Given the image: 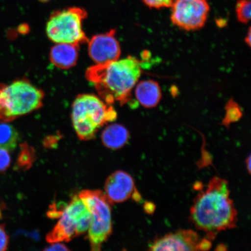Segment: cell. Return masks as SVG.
I'll return each mask as SVG.
<instances>
[{
    "mask_svg": "<svg viewBox=\"0 0 251 251\" xmlns=\"http://www.w3.org/2000/svg\"><path fill=\"white\" fill-rule=\"evenodd\" d=\"M11 164V157L8 151L0 149V172H4Z\"/></svg>",
    "mask_w": 251,
    "mask_h": 251,
    "instance_id": "cell-20",
    "label": "cell"
},
{
    "mask_svg": "<svg viewBox=\"0 0 251 251\" xmlns=\"http://www.w3.org/2000/svg\"><path fill=\"white\" fill-rule=\"evenodd\" d=\"M1 218V212H0V219Z\"/></svg>",
    "mask_w": 251,
    "mask_h": 251,
    "instance_id": "cell-27",
    "label": "cell"
},
{
    "mask_svg": "<svg viewBox=\"0 0 251 251\" xmlns=\"http://www.w3.org/2000/svg\"><path fill=\"white\" fill-rule=\"evenodd\" d=\"M40 1L42 2H47L49 0H40Z\"/></svg>",
    "mask_w": 251,
    "mask_h": 251,
    "instance_id": "cell-26",
    "label": "cell"
},
{
    "mask_svg": "<svg viewBox=\"0 0 251 251\" xmlns=\"http://www.w3.org/2000/svg\"><path fill=\"white\" fill-rule=\"evenodd\" d=\"M142 74V65L132 56L96 64L87 69V79L92 83L103 101L112 105L115 102L123 105L130 101L131 91Z\"/></svg>",
    "mask_w": 251,
    "mask_h": 251,
    "instance_id": "cell-2",
    "label": "cell"
},
{
    "mask_svg": "<svg viewBox=\"0 0 251 251\" xmlns=\"http://www.w3.org/2000/svg\"><path fill=\"white\" fill-rule=\"evenodd\" d=\"M171 7L173 24L186 31L201 29L210 11L207 0H175Z\"/></svg>",
    "mask_w": 251,
    "mask_h": 251,
    "instance_id": "cell-7",
    "label": "cell"
},
{
    "mask_svg": "<svg viewBox=\"0 0 251 251\" xmlns=\"http://www.w3.org/2000/svg\"><path fill=\"white\" fill-rule=\"evenodd\" d=\"M45 93L27 79L0 84V121L8 122L42 107Z\"/></svg>",
    "mask_w": 251,
    "mask_h": 251,
    "instance_id": "cell-4",
    "label": "cell"
},
{
    "mask_svg": "<svg viewBox=\"0 0 251 251\" xmlns=\"http://www.w3.org/2000/svg\"><path fill=\"white\" fill-rule=\"evenodd\" d=\"M130 134L123 125L112 124L106 127L101 135L103 145L111 150H118L126 145L129 140Z\"/></svg>",
    "mask_w": 251,
    "mask_h": 251,
    "instance_id": "cell-14",
    "label": "cell"
},
{
    "mask_svg": "<svg viewBox=\"0 0 251 251\" xmlns=\"http://www.w3.org/2000/svg\"><path fill=\"white\" fill-rule=\"evenodd\" d=\"M251 28L250 27L249 31H248V33L247 34L246 38H245V42H246L247 45L249 47L251 46Z\"/></svg>",
    "mask_w": 251,
    "mask_h": 251,
    "instance_id": "cell-24",
    "label": "cell"
},
{
    "mask_svg": "<svg viewBox=\"0 0 251 251\" xmlns=\"http://www.w3.org/2000/svg\"><path fill=\"white\" fill-rule=\"evenodd\" d=\"M117 118L112 105L93 94L78 96L72 105V123L81 140L93 139L100 127Z\"/></svg>",
    "mask_w": 251,
    "mask_h": 251,
    "instance_id": "cell-3",
    "label": "cell"
},
{
    "mask_svg": "<svg viewBox=\"0 0 251 251\" xmlns=\"http://www.w3.org/2000/svg\"><path fill=\"white\" fill-rule=\"evenodd\" d=\"M154 206L152 203L147 202L145 205V211L148 213H152L155 210Z\"/></svg>",
    "mask_w": 251,
    "mask_h": 251,
    "instance_id": "cell-23",
    "label": "cell"
},
{
    "mask_svg": "<svg viewBox=\"0 0 251 251\" xmlns=\"http://www.w3.org/2000/svg\"><path fill=\"white\" fill-rule=\"evenodd\" d=\"M116 30L97 34L89 40V54L96 64L118 60L121 54L120 45L115 37Z\"/></svg>",
    "mask_w": 251,
    "mask_h": 251,
    "instance_id": "cell-10",
    "label": "cell"
},
{
    "mask_svg": "<svg viewBox=\"0 0 251 251\" xmlns=\"http://www.w3.org/2000/svg\"><path fill=\"white\" fill-rule=\"evenodd\" d=\"M92 216L89 229L90 247L94 251L101 250L112 231L111 205L106 194L100 190H83L78 194Z\"/></svg>",
    "mask_w": 251,
    "mask_h": 251,
    "instance_id": "cell-5",
    "label": "cell"
},
{
    "mask_svg": "<svg viewBox=\"0 0 251 251\" xmlns=\"http://www.w3.org/2000/svg\"><path fill=\"white\" fill-rule=\"evenodd\" d=\"M87 17L85 9L70 7L53 12L47 21V36L55 43L80 46L89 42L82 24Z\"/></svg>",
    "mask_w": 251,
    "mask_h": 251,
    "instance_id": "cell-6",
    "label": "cell"
},
{
    "mask_svg": "<svg viewBox=\"0 0 251 251\" xmlns=\"http://www.w3.org/2000/svg\"><path fill=\"white\" fill-rule=\"evenodd\" d=\"M45 250L57 251H69L70 250V249H69L68 248L67 246H65V245L64 244L58 243H52L51 246H49L48 248H46V249Z\"/></svg>",
    "mask_w": 251,
    "mask_h": 251,
    "instance_id": "cell-22",
    "label": "cell"
},
{
    "mask_svg": "<svg viewBox=\"0 0 251 251\" xmlns=\"http://www.w3.org/2000/svg\"><path fill=\"white\" fill-rule=\"evenodd\" d=\"M135 189L133 177L122 171L110 175L105 184L106 196L112 203L123 202L129 199Z\"/></svg>",
    "mask_w": 251,
    "mask_h": 251,
    "instance_id": "cell-11",
    "label": "cell"
},
{
    "mask_svg": "<svg viewBox=\"0 0 251 251\" xmlns=\"http://www.w3.org/2000/svg\"><path fill=\"white\" fill-rule=\"evenodd\" d=\"M89 225L87 219L81 218L65 206L57 224L47 235L46 240L51 244L68 242L78 235L85 233Z\"/></svg>",
    "mask_w": 251,
    "mask_h": 251,
    "instance_id": "cell-9",
    "label": "cell"
},
{
    "mask_svg": "<svg viewBox=\"0 0 251 251\" xmlns=\"http://www.w3.org/2000/svg\"><path fill=\"white\" fill-rule=\"evenodd\" d=\"M79 46L69 43H56L50 53L52 64L62 70H68L76 64Z\"/></svg>",
    "mask_w": 251,
    "mask_h": 251,
    "instance_id": "cell-12",
    "label": "cell"
},
{
    "mask_svg": "<svg viewBox=\"0 0 251 251\" xmlns=\"http://www.w3.org/2000/svg\"><path fill=\"white\" fill-rule=\"evenodd\" d=\"M242 115L240 106L233 100H230L226 106V115L222 125L228 126L231 124L239 120Z\"/></svg>",
    "mask_w": 251,
    "mask_h": 251,
    "instance_id": "cell-17",
    "label": "cell"
},
{
    "mask_svg": "<svg viewBox=\"0 0 251 251\" xmlns=\"http://www.w3.org/2000/svg\"><path fill=\"white\" fill-rule=\"evenodd\" d=\"M135 95L137 101L143 107L151 108L155 107L161 101L162 91L156 81L143 80L137 84Z\"/></svg>",
    "mask_w": 251,
    "mask_h": 251,
    "instance_id": "cell-13",
    "label": "cell"
},
{
    "mask_svg": "<svg viewBox=\"0 0 251 251\" xmlns=\"http://www.w3.org/2000/svg\"><path fill=\"white\" fill-rule=\"evenodd\" d=\"M227 180L213 177L205 191L193 201L190 209V221L198 230L206 232L209 239L218 232L236 227L237 211Z\"/></svg>",
    "mask_w": 251,
    "mask_h": 251,
    "instance_id": "cell-1",
    "label": "cell"
},
{
    "mask_svg": "<svg viewBox=\"0 0 251 251\" xmlns=\"http://www.w3.org/2000/svg\"><path fill=\"white\" fill-rule=\"evenodd\" d=\"M9 243V237L6 233L5 226L0 225V251L7 250Z\"/></svg>",
    "mask_w": 251,
    "mask_h": 251,
    "instance_id": "cell-21",
    "label": "cell"
},
{
    "mask_svg": "<svg viewBox=\"0 0 251 251\" xmlns=\"http://www.w3.org/2000/svg\"><path fill=\"white\" fill-rule=\"evenodd\" d=\"M251 156L250 155L246 159L247 168L250 174L251 173Z\"/></svg>",
    "mask_w": 251,
    "mask_h": 251,
    "instance_id": "cell-25",
    "label": "cell"
},
{
    "mask_svg": "<svg viewBox=\"0 0 251 251\" xmlns=\"http://www.w3.org/2000/svg\"><path fill=\"white\" fill-rule=\"evenodd\" d=\"M19 134L12 125L0 123V149L8 151L14 150L17 147Z\"/></svg>",
    "mask_w": 251,
    "mask_h": 251,
    "instance_id": "cell-15",
    "label": "cell"
},
{
    "mask_svg": "<svg viewBox=\"0 0 251 251\" xmlns=\"http://www.w3.org/2000/svg\"><path fill=\"white\" fill-rule=\"evenodd\" d=\"M144 4L150 8L161 9L171 7L175 0H143Z\"/></svg>",
    "mask_w": 251,
    "mask_h": 251,
    "instance_id": "cell-19",
    "label": "cell"
},
{
    "mask_svg": "<svg viewBox=\"0 0 251 251\" xmlns=\"http://www.w3.org/2000/svg\"><path fill=\"white\" fill-rule=\"evenodd\" d=\"M251 3L250 0H237L235 5L237 20L247 24L251 20Z\"/></svg>",
    "mask_w": 251,
    "mask_h": 251,
    "instance_id": "cell-18",
    "label": "cell"
},
{
    "mask_svg": "<svg viewBox=\"0 0 251 251\" xmlns=\"http://www.w3.org/2000/svg\"><path fill=\"white\" fill-rule=\"evenodd\" d=\"M35 159V151L32 147L26 143L22 144L17 161L18 168L26 170L32 166Z\"/></svg>",
    "mask_w": 251,
    "mask_h": 251,
    "instance_id": "cell-16",
    "label": "cell"
},
{
    "mask_svg": "<svg viewBox=\"0 0 251 251\" xmlns=\"http://www.w3.org/2000/svg\"><path fill=\"white\" fill-rule=\"evenodd\" d=\"M206 238H201L196 231L180 230L157 238L150 245V251H205Z\"/></svg>",
    "mask_w": 251,
    "mask_h": 251,
    "instance_id": "cell-8",
    "label": "cell"
}]
</instances>
